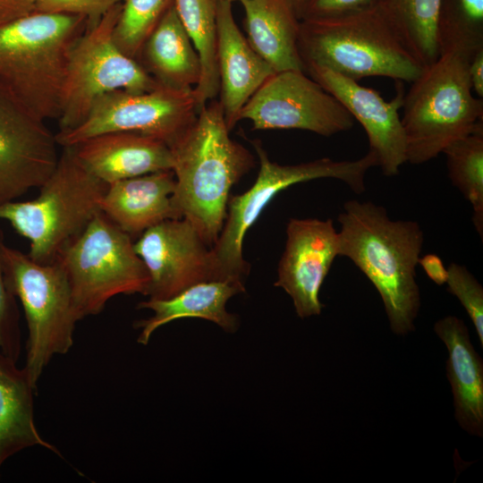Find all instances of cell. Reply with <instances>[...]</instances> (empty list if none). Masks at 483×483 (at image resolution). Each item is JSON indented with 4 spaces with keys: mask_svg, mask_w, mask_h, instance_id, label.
Instances as JSON below:
<instances>
[{
    "mask_svg": "<svg viewBox=\"0 0 483 483\" xmlns=\"http://www.w3.org/2000/svg\"><path fill=\"white\" fill-rule=\"evenodd\" d=\"M292 2H293L294 5L296 7L299 17L301 19V12L303 10V7H304L307 0H292Z\"/></svg>",
    "mask_w": 483,
    "mask_h": 483,
    "instance_id": "obj_37",
    "label": "cell"
},
{
    "mask_svg": "<svg viewBox=\"0 0 483 483\" xmlns=\"http://www.w3.org/2000/svg\"><path fill=\"white\" fill-rule=\"evenodd\" d=\"M174 0H123L114 29L118 47L137 60L140 48Z\"/></svg>",
    "mask_w": 483,
    "mask_h": 483,
    "instance_id": "obj_29",
    "label": "cell"
},
{
    "mask_svg": "<svg viewBox=\"0 0 483 483\" xmlns=\"http://www.w3.org/2000/svg\"><path fill=\"white\" fill-rule=\"evenodd\" d=\"M468 75L473 94L483 98V48L477 50L470 57Z\"/></svg>",
    "mask_w": 483,
    "mask_h": 483,
    "instance_id": "obj_35",
    "label": "cell"
},
{
    "mask_svg": "<svg viewBox=\"0 0 483 483\" xmlns=\"http://www.w3.org/2000/svg\"><path fill=\"white\" fill-rule=\"evenodd\" d=\"M122 0H35L36 11L76 14L85 17L89 23L97 21Z\"/></svg>",
    "mask_w": 483,
    "mask_h": 483,
    "instance_id": "obj_32",
    "label": "cell"
},
{
    "mask_svg": "<svg viewBox=\"0 0 483 483\" xmlns=\"http://www.w3.org/2000/svg\"><path fill=\"white\" fill-rule=\"evenodd\" d=\"M121 3L89 23L72 46L66 67L59 131L79 125L93 105L115 90L144 92L160 84L138 62L116 45L114 29Z\"/></svg>",
    "mask_w": 483,
    "mask_h": 483,
    "instance_id": "obj_10",
    "label": "cell"
},
{
    "mask_svg": "<svg viewBox=\"0 0 483 483\" xmlns=\"http://www.w3.org/2000/svg\"><path fill=\"white\" fill-rule=\"evenodd\" d=\"M304 72L330 93L363 127L369 150L384 175L395 176L407 163L406 140L399 110L403 103L402 82L394 98L386 101L372 88L327 68L308 64Z\"/></svg>",
    "mask_w": 483,
    "mask_h": 483,
    "instance_id": "obj_15",
    "label": "cell"
},
{
    "mask_svg": "<svg viewBox=\"0 0 483 483\" xmlns=\"http://www.w3.org/2000/svg\"><path fill=\"white\" fill-rule=\"evenodd\" d=\"M56 261L80 320L99 314L116 295H147L149 275L132 237L102 212L64 248Z\"/></svg>",
    "mask_w": 483,
    "mask_h": 483,
    "instance_id": "obj_8",
    "label": "cell"
},
{
    "mask_svg": "<svg viewBox=\"0 0 483 483\" xmlns=\"http://www.w3.org/2000/svg\"><path fill=\"white\" fill-rule=\"evenodd\" d=\"M134 250L149 275L150 300L169 299L214 279L211 248L185 218L167 219L144 231Z\"/></svg>",
    "mask_w": 483,
    "mask_h": 483,
    "instance_id": "obj_14",
    "label": "cell"
},
{
    "mask_svg": "<svg viewBox=\"0 0 483 483\" xmlns=\"http://www.w3.org/2000/svg\"><path fill=\"white\" fill-rule=\"evenodd\" d=\"M338 256V231L332 219L289 220L275 286L290 295L300 318L321 313L324 305L318 297L319 291Z\"/></svg>",
    "mask_w": 483,
    "mask_h": 483,
    "instance_id": "obj_16",
    "label": "cell"
},
{
    "mask_svg": "<svg viewBox=\"0 0 483 483\" xmlns=\"http://www.w3.org/2000/svg\"><path fill=\"white\" fill-rule=\"evenodd\" d=\"M440 0H375L405 48L426 67L439 56L436 24Z\"/></svg>",
    "mask_w": 483,
    "mask_h": 483,
    "instance_id": "obj_26",
    "label": "cell"
},
{
    "mask_svg": "<svg viewBox=\"0 0 483 483\" xmlns=\"http://www.w3.org/2000/svg\"><path fill=\"white\" fill-rule=\"evenodd\" d=\"M41 120L0 85V205L39 188L58 161V143Z\"/></svg>",
    "mask_w": 483,
    "mask_h": 483,
    "instance_id": "obj_13",
    "label": "cell"
},
{
    "mask_svg": "<svg viewBox=\"0 0 483 483\" xmlns=\"http://www.w3.org/2000/svg\"><path fill=\"white\" fill-rule=\"evenodd\" d=\"M217 1H227V2L233 3V1H238V0H217Z\"/></svg>",
    "mask_w": 483,
    "mask_h": 483,
    "instance_id": "obj_38",
    "label": "cell"
},
{
    "mask_svg": "<svg viewBox=\"0 0 483 483\" xmlns=\"http://www.w3.org/2000/svg\"><path fill=\"white\" fill-rule=\"evenodd\" d=\"M247 39L275 72L304 71L298 49L301 19L292 0H238Z\"/></svg>",
    "mask_w": 483,
    "mask_h": 483,
    "instance_id": "obj_24",
    "label": "cell"
},
{
    "mask_svg": "<svg viewBox=\"0 0 483 483\" xmlns=\"http://www.w3.org/2000/svg\"><path fill=\"white\" fill-rule=\"evenodd\" d=\"M217 70L220 104L231 131L241 110L276 72L250 46L238 28L232 3L217 1Z\"/></svg>",
    "mask_w": 483,
    "mask_h": 483,
    "instance_id": "obj_17",
    "label": "cell"
},
{
    "mask_svg": "<svg viewBox=\"0 0 483 483\" xmlns=\"http://www.w3.org/2000/svg\"><path fill=\"white\" fill-rule=\"evenodd\" d=\"M298 49L304 67L322 66L357 81L377 76L411 83L424 69L375 6L301 20Z\"/></svg>",
    "mask_w": 483,
    "mask_h": 483,
    "instance_id": "obj_5",
    "label": "cell"
},
{
    "mask_svg": "<svg viewBox=\"0 0 483 483\" xmlns=\"http://www.w3.org/2000/svg\"><path fill=\"white\" fill-rule=\"evenodd\" d=\"M69 147L89 173L107 184L173 168L170 147L140 133L107 132Z\"/></svg>",
    "mask_w": 483,
    "mask_h": 483,
    "instance_id": "obj_18",
    "label": "cell"
},
{
    "mask_svg": "<svg viewBox=\"0 0 483 483\" xmlns=\"http://www.w3.org/2000/svg\"><path fill=\"white\" fill-rule=\"evenodd\" d=\"M244 291L242 283L212 280L191 285L169 299L141 301L137 308L148 309L153 315L135 322L134 326L140 328L137 341L146 345L158 327L183 318H203L226 332H234L238 319L225 305L230 298Z\"/></svg>",
    "mask_w": 483,
    "mask_h": 483,
    "instance_id": "obj_21",
    "label": "cell"
},
{
    "mask_svg": "<svg viewBox=\"0 0 483 483\" xmlns=\"http://www.w3.org/2000/svg\"><path fill=\"white\" fill-rule=\"evenodd\" d=\"M174 5L200 62V78L193 89L200 110L219 93L217 0H174Z\"/></svg>",
    "mask_w": 483,
    "mask_h": 483,
    "instance_id": "obj_25",
    "label": "cell"
},
{
    "mask_svg": "<svg viewBox=\"0 0 483 483\" xmlns=\"http://www.w3.org/2000/svg\"><path fill=\"white\" fill-rule=\"evenodd\" d=\"M446 157L448 177L472 208V223L483 236V130L449 144Z\"/></svg>",
    "mask_w": 483,
    "mask_h": 483,
    "instance_id": "obj_27",
    "label": "cell"
},
{
    "mask_svg": "<svg viewBox=\"0 0 483 483\" xmlns=\"http://www.w3.org/2000/svg\"><path fill=\"white\" fill-rule=\"evenodd\" d=\"M434 331L448 350L447 377L455 418L466 432L483 436V360L470 343L468 328L455 316L435 323Z\"/></svg>",
    "mask_w": 483,
    "mask_h": 483,
    "instance_id": "obj_20",
    "label": "cell"
},
{
    "mask_svg": "<svg viewBox=\"0 0 483 483\" xmlns=\"http://www.w3.org/2000/svg\"><path fill=\"white\" fill-rule=\"evenodd\" d=\"M199 106L194 89L159 85L144 92L115 90L100 97L76 127L55 133L59 146L69 147L114 131L135 132L173 146L195 120Z\"/></svg>",
    "mask_w": 483,
    "mask_h": 483,
    "instance_id": "obj_11",
    "label": "cell"
},
{
    "mask_svg": "<svg viewBox=\"0 0 483 483\" xmlns=\"http://www.w3.org/2000/svg\"><path fill=\"white\" fill-rule=\"evenodd\" d=\"M138 62L160 85L177 90L194 89L200 62L173 3L144 41Z\"/></svg>",
    "mask_w": 483,
    "mask_h": 483,
    "instance_id": "obj_23",
    "label": "cell"
},
{
    "mask_svg": "<svg viewBox=\"0 0 483 483\" xmlns=\"http://www.w3.org/2000/svg\"><path fill=\"white\" fill-rule=\"evenodd\" d=\"M88 24L38 11L0 23V85L37 117L57 120L69 55Z\"/></svg>",
    "mask_w": 483,
    "mask_h": 483,
    "instance_id": "obj_3",
    "label": "cell"
},
{
    "mask_svg": "<svg viewBox=\"0 0 483 483\" xmlns=\"http://www.w3.org/2000/svg\"><path fill=\"white\" fill-rule=\"evenodd\" d=\"M255 130L298 129L329 137L352 128L350 113L304 71L276 72L241 110Z\"/></svg>",
    "mask_w": 483,
    "mask_h": 483,
    "instance_id": "obj_12",
    "label": "cell"
},
{
    "mask_svg": "<svg viewBox=\"0 0 483 483\" xmlns=\"http://www.w3.org/2000/svg\"><path fill=\"white\" fill-rule=\"evenodd\" d=\"M337 221L339 256L352 260L375 286L392 331H413L420 308L416 267L424 233L419 224L394 220L384 207L357 199L343 204Z\"/></svg>",
    "mask_w": 483,
    "mask_h": 483,
    "instance_id": "obj_1",
    "label": "cell"
},
{
    "mask_svg": "<svg viewBox=\"0 0 483 483\" xmlns=\"http://www.w3.org/2000/svg\"><path fill=\"white\" fill-rule=\"evenodd\" d=\"M448 292L462 303L474 324L480 345L483 346V287L469 269L451 263L447 267Z\"/></svg>",
    "mask_w": 483,
    "mask_h": 483,
    "instance_id": "obj_31",
    "label": "cell"
},
{
    "mask_svg": "<svg viewBox=\"0 0 483 483\" xmlns=\"http://www.w3.org/2000/svg\"><path fill=\"white\" fill-rule=\"evenodd\" d=\"M470 57L461 51L440 53L411 82L401 117L407 163H427L453 141L483 130V98L470 88Z\"/></svg>",
    "mask_w": 483,
    "mask_h": 483,
    "instance_id": "obj_4",
    "label": "cell"
},
{
    "mask_svg": "<svg viewBox=\"0 0 483 483\" xmlns=\"http://www.w3.org/2000/svg\"><path fill=\"white\" fill-rule=\"evenodd\" d=\"M8 287L24 311L28 339L24 369L34 385L55 355L73 345L76 312L66 275L55 260L41 264L28 254L4 247Z\"/></svg>",
    "mask_w": 483,
    "mask_h": 483,
    "instance_id": "obj_9",
    "label": "cell"
},
{
    "mask_svg": "<svg viewBox=\"0 0 483 483\" xmlns=\"http://www.w3.org/2000/svg\"><path fill=\"white\" fill-rule=\"evenodd\" d=\"M419 264L435 284L442 285L446 283L447 268L445 267L442 259L436 254L428 253L419 257Z\"/></svg>",
    "mask_w": 483,
    "mask_h": 483,
    "instance_id": "obj_36",
    "label": "cell"
},
{
    "mask_svg": "<svg viewBox=\"0 0 483 483\" xmlns=\"http://www.w3.org/2000/svg\"><path fill=\"white\" fill-rule=\"evenodd\" d=\"M223 107L211 100L170 147L175 189L172 204L210 248L222 231L231 188L254 165V157L231 139Z\"/></svg>",
    "mask_w": 483,
    "mask_h": 483,
    "instance_id": "obj_2",
    "label": "cell"
},
{
    "mask_svg": "<svg viewBox=\"0 0 483 483\" xmlns=\"http://www.w3.org/2000/svg\"><path fill=\"white\" fill-rule=\"evenodd\" d=\"M436 34L439 54L483 48V0H440Z\"/></svg>",
    "mask_w": 483,
    "mask_h": 483,
    "instance_id": "obj_28",
    "label": "cell"
},
{
    "mask_svg": "<svg viewBox=\"0 0 483 483\" xmlns=\"http://www.w3.org/2000/svg\"><path fill=\"white\" fill-rule=\"evenodd\" d=\"M36 12L35 0H0V23Z\"/></svg>",
    "mask_w": 483,
    "mask_h": 483,
    "instance_id": "obj_34",
    "label": "cell"
},
{
    "mask_svg": "<svg viewBox=\"0 0 483 483\" xmlns=\"http://www.w3.org/2000/svg\"><path fill=\"white\" fill-rule=\"evenodd\" d=\"M62 148L36 198L0 205V220L30 242L29 257L41 264L55 261L101 212L100 200L108 187L82 165L72 147Z\"/></svg>",
    "mask_w": 483,
    "mask_h": 483,
    "instance_id": "obj_6",
    "label": "cell"
},
{
    "mask_svg": "<svg viewBox=\"0 0 483 483\" xmlns=\"http://www.w3.org/2000/svg\"><path fill=\"white\" fill-rule=\"evenodd\" d=\"M175 178L172 170L150 173L108 184L100 210L131 235L167 219L180 218L172 204Z\"/></svg>",
    "mask_w": 483,
    "mask_h": 483,
    "instance_id": "obj_19",
    "label": "cell"
},
{
    "mask_svg": "<svg viewBox=\"0 0 483 483\" xmlns=\"http://www.w3.org/2000/svg\"><path fill=\"white\" fill-rule=\"evenodd\" d=\"M0 351V471L17 453L38 446L61 456L39 433L35 421L37 386L24 368Z\"/></svg>",
    "mask_w": 483,
    "mask_h": 483,
    "instance_id": "obj_22",
    "label": "cell"
},
{
    "mask_svg": "<svg viewBox=\"0 0 483 483\" xmlns=\"http://www.w3.org/2000/svg\"><path fill=\"white\" fill-rule=\"evenodd\" d=\"M4 242L0 231V351L17 362L21 353V333L16 298L10 291L4 265Z\"/></svg>",
    "mask_w": 483,
    "mask_h": 483,
    "instance_id": "obj_30",
    "label": "cell"
},
{
    "mask_svg": "<svg viewBox=\"0 0 483 483\" xmlns=\"http://www.w3.org/2000/svg\"><path fill=\"white\" fill-rule=\"evenodd\" d=\"M252 145L258 156L259 172L248 191L228 200L222 231L210 250L215 280L244 284L249 273V264L242 255L244 236L280 191L300 182L333 178L344 182L354 193L361 194L366 190L367 173L377 166V157L369 150L356 160L323 157L283 165L269 159L260 142L254 140Z\"/></svg>",
    "mask_w": 483,
    "mask_h": 483,
    "instance_id": "obj_7",
    "label": "cell"
},
{
    "mask_svg": "<svg viewBox=\"0 0 483 483\" xmlns=\"http://www.w3.org/2000/svg\"><path fill=\"white\" fill-rule=\"evenodd\" d=\"M375 6V0H307L301 20L347 15Z\"/></svg>",
    "mask_w": 483,
    "mask_h": 483,
    "instance_id": "obj_33",
    "label": "cell"
}]
</instances>
